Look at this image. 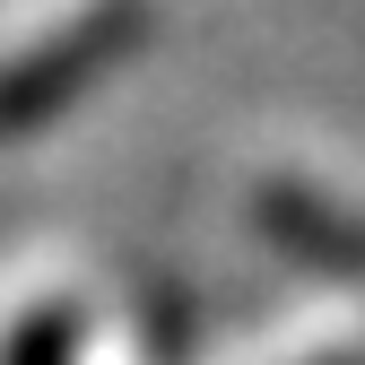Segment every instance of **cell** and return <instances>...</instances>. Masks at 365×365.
Returning a JSON list of instances; mask_svg holds the SVG:
<instances>
[{"label":"cell","instance_id":"obj_1","mask_svg":"<svg viewBox=\"0 0 365 365\" xmlns=\"http://www.w3.org/2000/svg\"><path fill=\"white\" fill-rule=\"evenodd\" d=\"M148 26H157L148 0H70L35 35H18L0 53V140H26V130L61 122L87 87H105L148 43Z\"/></svg>","mask_w":365,"mask_h":365},{"label":"cell","instance_id":"obj_2","mask_svg":"<svg viewBox=\"0 0 365 365\" xmlns=\"http://www.w3.org/2000/svg\"><path fill=\"white\" fill-rule=\"evenodd\" d=\"M252 217L279 235L304 269H322L331 287H348L365 304V209L322 192V182H304V174H269L261 192H252Z\"/></svg>","mask_w":365,"mask_h":365},{"label":"cell","instance_id":"obj_3","mask_svg":"<svg viewBox=\"0 0 365 365\" xmlns=\"http://www.w3.org/2000/svg\"><path fill=\"white\" fill-rule=\"evenodd\" d=\"M113 313H96L78 287H26L0 304V365H96Z\"/></svg>","mask_w":365,"mask_h":365},{"label":"cell","instance_id":"obj_4","mask_svg":"<svg viewBox=\"0 0 365 365\" xmlns=\"http://www.w3.org/2000/svg\"><path fill=\"white\" fill-rule=\"evenodd\" d=\"M252 365H365V339H348V331H322V339L269 348V356H252Z\"/></svg>","mask_w":365,"mask_h":365}]
</instances>
